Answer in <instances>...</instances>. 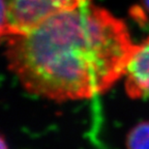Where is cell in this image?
Wrapping results in <instances>:
<instances>
[{"mask_svg": "<svg viewBox=\"0 0 149 149\" xmlns=\"http://www.w3.org/2000/svg\"><path fill=\"white\" fill-rule=\"evenodd\" d=\"M125 86L133 99H149V36L135 45L125 71Z\"/></svg>", "mask_w": 149, "mask_h": 149, "instance_id": "3957f363", "label": "cell"}, {"mask_svg": "<svg viewBox=\"0 0 149 149\" xmlns=\"http://www.w3.org/2000/svg\"><path fill=\"white\" fill-rule=\"evenodd\" d=\"M141 1H142V4L144 6L145 10L149 13V0H141Z\"/></svg>", "mask_w": 149, "mask_h": 149, "instance_id": "5b68a950", "label": "cell"}, {"mask_svg": "<svg viewBox=\"0 0 149 149\" xmlns=\"http://www.w3.org/2000/svg\"><path fill=\"white\" fill-rule=\"evenodd\" d=\"M88 2L90 0H1L2 38L26 33L53 15Z\"/></svg>", "mask_w": 149, "mask_h": 149, "instance_id": "7a4b0ae2", "label": "cell"}, {"mask_svg": "<svg viewBox=\"0 0 149 149\" xmlns=\"http://www.w3.org/2000/svg\"><path fill=\"white\" fill-rule=\"evenodd\" d=\"M3 39L8 67L23 87L57 102L106 92L124 77L135 47L126 24L90 2Z\"/></svg>", "mask_w": 149, "mask_h": 149, "instance_id": "6da1fadb", "label": "cell"}, {"mask_svg": "<svg viewBox=\"0 0 149 149\" xmlns=\"http://www.w3.org/2000/svg\"><path fill=\"white\" fill-rule=\"evenodd\" d=\"M1 149H8V146H7V144H6L4 138L1 139Z\"/></svg>", "mask_w": 149, "mask_h": 149, "instance_id": "8992f818", "label": "cell"}, {"mask_svg": "<svg viewBox=\"0 0 149 149\" xmlns=\"http://www.w3.org/2000/svg\"><path fill=\"white\" fill-rule=\"evenodd\" d=\"M127 149H149V121L141 122L127 136Z\"/></svg>", "mask_w": 149, "mask_h": 149, "instance_id": "277c9868", "label": "cell"}]
</instances>
